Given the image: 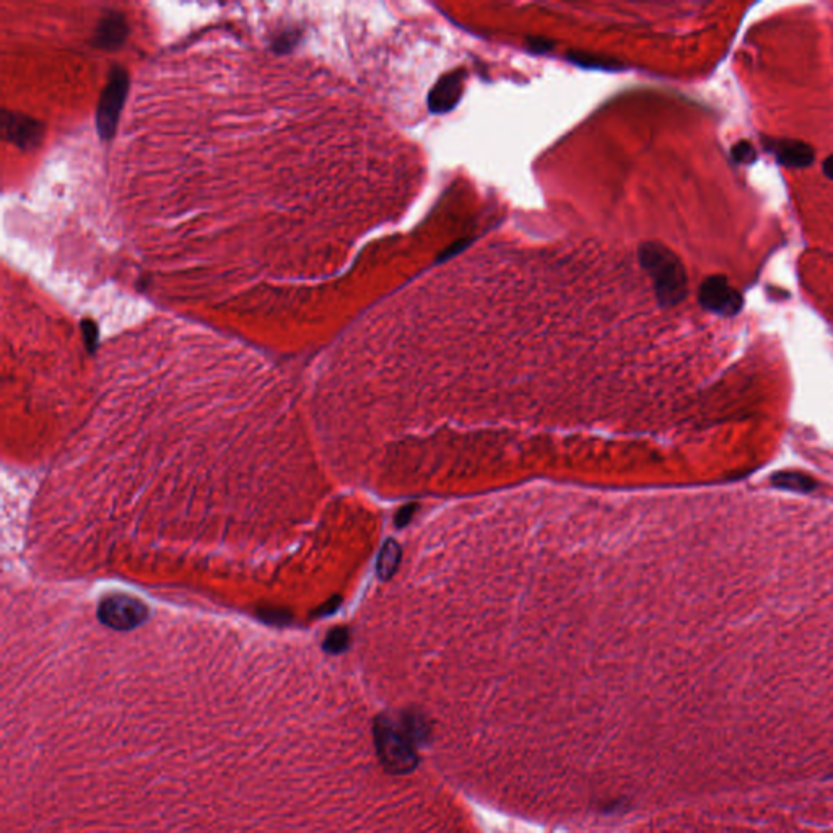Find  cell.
<instances>
[{
	"instance_id": "obj_1",
	"label": "cell",
	"mask_w": 833,
	"mask_h": 833,
	"mask_svg": "<svg viewBox=\"0 0 833 833\" xmlns=\"http://www.w3.org/2000/svg\"><path fill=\"white\" fill-rule=\"evenodd\" d=\"M640 274L594 243H492L415 279L378 311L347 384L345 461L410 495L519 438L666 430L684 409L648 365Z\"/></svg>"
},
{
	"instance_id": "obj_2",
	"label": "cell",
	"mask_w": 833,
	"mask_h": 833,
	"mask_svg": "<svg viewBox=\"0 0 833 833\" xmlns=\"http://www.w3.org/2000/svg\"><path fill=\"white\" fill-rule=\"evenodd\" d=\"M638 262L653 285L659 306L671 310L681 305L689 293V279L681 259L666 246L645 243L638 249Z\"/></svg>"
},
{
	"instance_id": "obj_3",
	"label": "cell",
	"mask_w": 833,
	"mask_h": 833,
	"mask_svg": "<svg viewBox=\"0 0 833 833\" xmlns=\"http://www.w3.org/2000/svg\"><path fill=\"white\" fill-rule=\"evenodd\" d=\"M414 734L410 721L407 724L404 718L397 720L393 716H381L375 726L376 751L381 762L394 772H409L417 759Z\"/></svg>"
},
{
	"instance_id": "obj_4",
	"label": "cell",
	"mask_w": 833,
	"mask_h": 833,
	"mask_svg": "<svg viewBox=\"0 0 833 833\" xmlns=\"http://www.w3.org/2000/svg\"><path fill=\"white\" fill-rule=\"evenodd\" d=\"M129 90V74L121 66L111 69L106 87L101 92L96 110V129L101 139H113L118 131L119 116L123 113Z\"/></svg>"
},
{
	"instance_id": "obj_5",
	"label": "cell",
	"mask_w": 833,
	"mask_h": 833,
	"mask_svg": "<svg viewBox=\"0 0 833 833\" xmlns=\"http://www.w3.org/2000/svg\"><path fill=\"white\" fill-rule=\"evenodd\" d=\"M101 624L116 632H131L147 619V606L129 594H110L101 599L96 611Z\"/></svg>"
},
{
	"instance_id": "obj_6",
	"label": "cell",
	"mask_w": 833,
	"mask_h": 833,
	"mask_svg": "<svg viewBox=\"0 0 833 833\" xmlns=\"http://www.w3.org/2000/svg\"><path fill=\"white\" fill-rule=\"evenodd\" d=\"M698 305L721 318H734L744 308V298L726 275H711L698 288Z\"/></svg>"
},
{
	"instance_id": "obj_7",
	"label": "cell",
	"mask_w": 833,
	"mask_h": 833,
	"mask_svg": "<svg viewBox=\"0 0 833 833\" xmlns=\"http://www.w3.org/2000/svg\"><path fill=\"white\" fill-rule=\"evenodd\" d=\"M2 134L10 144L17 145L20 149L31 150L38 147L43 139L44 127L38 119L31 118L27 114L2 113Z\"/></svg>"
},
{
	"instance_id": "obj_8",
	"label": "cell",
	"mask_w": 833,
	"mask_h": 833,
	"mask_svg": "<svg viewBox=\"0 0 833 833\" xmlns=\"http://www.w3.org/2000/svg\"><path fill=\"white\" fill-rule=\"evenodd\" d=\"M764 149L773 153V157L781 166L791 168V170H794V168L796 170L809 168L816 160V152H814L811 145L803 142V140L785 139V137H781V139L768 137L767 139L765 137Z\"/></svg>"
},
{
	"instance_id": "obj_9",
	"label": "cell",
	"mask_w": 833,
	"mask_h": 833,
	"mask_svg": "<svg viewBox=\"0 0 833 833\" xmlns=\"http://www.w3.org/2000/svg\"><path fill=\"white\" fill-rule=\"evenodd\" d=\"M129 25L126 17L116 10H108L100 18L93 33L92 43L95 48L114 51L126 43Z\"/></svg>"
},
{
	"instance_id": "obj_10",
	"label": "cell",
	"mask_w": 833,
	"mask_h": 833,
	"mask_svg": "<svg viewBox=\"0 0 833 833\" xmlns=\"http://www.w3.org/2000/svg\"><path fill=\"white\" fill-rule=\"evenodd\" d=\"M731 157L739 165H751L757 160V152H755V147L751 142L742 140L731 149Z\"/></svg>"
},
{
	"instance_id": "obj_11",
	"label": "cell",
	"mask_w": 833,
	"mask_h": 833,
	"mask_svg": "<svg viewBox=\"0 0 833 833\" xmlns=\"http://www.w3.org/2000/svg\"><path fill=\"white\" fill-rule=\"evenodd\" d=\"M298 41H300V31L287 30L280 33L279 36H275L272 48H274L275 53H287V51L297 46Z\"/></svg>"
},
{
	"instance_id": "obj_12",
	"label": "cell",
	"mask_w": 833,
	"mask_h": 833,
	"mask_svg": "<svg viewBox=\"0 0 833 833\" xmlns=\"http://www.w3.org/2000/svg\"><path fill=\"white\" fill-rule=\"evenodd\" d=\"M82 334L88 349H95L96 342H98V328H96V324L90 321V319L82 321Z\"/></svg>"
},
{
	"instance_id": "obj_13",
	"label": "cell",
	"mask_w": 833,
	"mask_h": 833,
	"mask_svg": "<svg viewBox=\"0 0 833 833\" xmlns=\"http://www.w3.org/2000/svg\"><path fill=\"white\" fill-rule=\"evenodd\" d=\"M822 171H824V175L827 176V178L832 179L833 181V155L825 158L824 162H822Z\"/></svg>"
}]
</instances>
